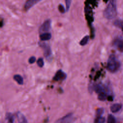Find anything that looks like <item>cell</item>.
Returning <instances> with one entry per match:
<instances>
[{"instance_id": "11", "label": "cell", "mask_w": 123, "mask_h": 123, "mask_svg": "<svg viewBox=\"0 0 123 123\" xmlns=\"http://www.w3.org/2000/svg\"><path fill=\"white\" fill-rule=\"evenodd\" d=\"M17 117L19 123H27V121L25 116L20 112H18L17 114Z\"/></svg>"}, {"instance_id": "22", "label": "cell", "mask_w": 123, "mask_h": 123, "mask_svg": "<svg viewBox=\"0 0 123 123\" xmlns=\"http://www.w3.org/2000/svg\"><path fill=\"white\" fill-rule=\"evenodd\" d=\"M65 1H66V10L68 11L70 8V5L71 4V0H65Z\"/></svg>"}, {"instance_id": "5", "label": "cell", "mask_w": 123, "mask_h": 123, "mask_svg": "<svg viewBox=\"0 0 123 123\" xmlns=\"http://www.w3.org/2000/svg\"><path fill=\"white\" fill-rule=\"evenodd\" d=\"M66 78V75L61 70H58L54 75L53 79L55 81L59 80H64Z\"/></svg>"}, {"instance_id": "9", "label": "cell", "mask_w": 123, "mask_h": 123, "mask_svg": "<svg viewBox=\"0 0 123 123\" xmlns=\"http://www.w3.org/2000/svg\"><path fill=\"white\" fill-rule=\"evenodd\" d=\"M122 105L119 103H115L111 107V111L114 113H115L119 111L122 108Z\"/></svg>"}, {"instance_id": "4", "label": "cell", "mask_w": 123, "mask_h": 123, "mask_svg": "<svg viewBox=\"0 0 123 123\" xmlns=\"http://www.w3.org/2000/svg\"><path fill=\"white\" fill-rule=\"evenodd\" d=\"M52 21L50 19H48L46 20L40 26V32L44 33L47 32L51 28Z\"/></svg>"}, {"instance_id": "24", "label": "cell", "mask_w": 123, "mask_h": 123, "mask_svg": "<svg viewBox=\"0 0 123 123\" xmlns=\"http://www.w3.org/2000/svg\"><path fill=\"white\" fill-rule=\"evenodd\" d=\"M114 25L117 26H121V27L123 26V22L121 21H119V20H116L114 22Z\"/></svg>"}, {"instance_id": "12", "label": "cell", "mask_w": 123, "mask_h": 123, "mask_svg": "<svg viewBox=\"0 0 123 123\" xmlns=\"http://www.w3.org/2000/svg\"><path fill=\"white\" fill-rule=\"evenodd\" d=\"M13 79L19 85H23L24 83L23 79L19 75H15L13 76Z\"/></svg>"}, {"instance_id": "2", "label": "cell", "mask_w": 123, "mask_h": 123, "mask_svg": "<svg viewBox=\"0 0 123 123\" xmlns=\"http://www.w3.org/2000/svg\"><path fill=\"white\" fill-rule=\"evenodd\" d=\"M120 67V63L118 61L114 55L112 54L110 56L108 60L107 68L110 72L115 73L117 72Z\"/></svg>"}, {"instance_id": "13", "label": "cell", "mask_w": 123, "mask_h": 123, "mask_svg": "<svg viewBox=\"0 0 123 123\" xmlns=\"http://www.w3.org/2000/svg\"><path fill=\"white\" fill-rule=\"evenodd\" d=\"M94 90L96 93H97L98 94H99L102 92H105L104 87L102 85H100V84L97 85L96 86H95V87H94Z\"/></svg>"}, {"instance_id": "8", "label": "cell", "mask_w": 123, "mask_h": 123, "mask_svg": "<svg viewBox=\"0 0 123 123\" xmlns=\"http://www.w3.org/2000/svg\"><path fill=\"white\" fill-rule=\"evenodd\" d=\"M114 45L121 52H123V39H116L114 41Z\"/></svg>"}, {"instance_id": "16", "label": "cell", "mask_w": 123, "mask_h": 123, "mask_svg": "<svg viewBox=\"0 0 123 123\" xmlns=\"http://www.w3.org/2000/svg\"><path fill=\"white\" fill-rule=\"evenodd\" d=\"M88 40H89V36H86L80 41V44L81 46H85V45H86V44H88Z\"/></svg>"}, {"instance_id": "20", "label": "cell", "mask_w": 123, "mask_h": 123, "mask_svg": "<svg viewBox=\"0 0 123 123\" xmlns=\"http://www.w3.org/2000/svg\"><path fill=\"white\" fill-rule=\"evenodd\" d=\"M105 122V118L102 117L101 116L98 117L95 121V123H104Z\"/></svg>"}, {"instance_id": "1", "label": "cell", "mask_w": 123, "mask_h": 123, "mask_svg": "<svg viewBox=\"0 0 123 123\" xmlns=\"http://www.w3.org/2000/svg\"><path fill=\"white\" fill-rule=\"evenodd\" d=\"M117 15L116 0H110L104 12V16L107 19H112Z\"/></svg>"}, {"instance_id": "18", "label": "cell", "mask_w": 123, "mask_h": 123, "mask_svg": "<svg viewBox=\"0 0 123 123\" xmlns=\"http://www.w3.org/2000/svg\"><path fill=\"white\" fill-rule=\"evenodd\" d=\"M104 109L103 108H99L96 111V116L97 117H100L101 116V115L104 113Z\"/></svg>"}, {"instance_id": "15", "label": "cell", "mask_w": 123, "mask_h": 123, "mask_svg": "<svg viewBox=\"0 0 123 123\" xmlns=\"http://www.w3.org/2000/svg\"><path fill=\"white\" fill-rule=\"evenodd\" d=\"M6 120L9 123H13L14 122V117L12 114L7 113L6 114Z\"/></svg>"}, {"instance_id": "17", "label": "cell", "mask_w": 123, "mask_h": 123, "mask_svg": "<svg viewBox=\"0 0 123 123\" xmlns=\"http://www.w3.org/2000/svg\"><path fill=\"white\" fill-rule=\"evenodd\" d=\"M107 122L108 123H115L116 122V119L113 115L109 114L108 117Z\"/></svg>"}, {"instance_id": "21", "label": "cell", "mask_w": 123, "mask_h": 123, "mask_svg": "<svg viewBox=\"0 0 123 123\" xmlns=\"http://www.w3.org/2000/svg\"><path fill=\"white\" fill-rule=\"evenodd\" d=\"M58 9L59 10V11L62 13H64L66 12V8H65V7L62 4H59V6H58Z\"/></svg>"}, {"instance_id": "3", "label": "cell", "mask_w": 123, "mask_h": 123, "mask_svg": "<svg viewBox=\"0 0 123 123\" xmlns=\"http://www.w3.org/2000/svg\"><path fill=\"white\" fill-rule=\"evenodd\" d=\"M40 47L43 49L44 51V55L45 57L48 60H50L52 58V53L51 51V49L50 46L47 44L44 43H42L40 44Z\"/></svg>"}, {"instance_id": "25", "label": "cell", "mask_w": 123, "mask_h": 123, "mask_svg": "<svg viewBox=\"0 0 123 123\" xmlns=\"http://www.w3.org/2000/svg\"><path fill=\"white\" fill-rule=\"evenodd\" d=\"M122 30H123V26L122 27Z\"/></svg>"}, {"instance_id": "23", "label": "cell", "mask_w": 123, "mask_h": 123, "mask_svg": "<svg viewBox=\"0 0 123 123\" xmlns=\"http://www.w3.org/2000/svg\"><path fill=\"white\" fill-rule=\"evenodd\" d=\"M36 61V58L34 56H32L31 57L29 60H28V62L30 64H32L33 63H35V62Z\"/></svg>"}, {"instance_id": "14", "label": "cell", "mask_w": 123, "mask_h": 123, "mask_svg": "<svg viewBox=\"0 0 123 123\" xmlns=\"http://www.w3.org/2000/svg\"><path fill=\"white\" fill-rule=\"evenodd\" d=\"M98 98V99H99L100 101H105L106 99L107 98V94H106V93H105V92H101V93H100L99 94Z\"/></svg>"}, {"instance_id": "10", "label": "cell", "mask_w": 123, "mask_h": 123, "mask_svg": "<svg viewBox=\"0 0 123 123\" xmlns=\"http://www.w3.org/2000/svg\"><path fill=\"white\" fill-rule=\"evenodd\" d=\"M51 38V34L48 32H44L40 35V39L42 41H46L50 40Z\"/></svg>"}, {"instance_id": "19", "label": "cell", "mask_w": 123, "mask_h": 123, "mask_svg": "<svg viewBox=\"0 0 123 123\" xmlns=\"http://www.w3.org/2000/svg\"><path fill=\"white\" fill-rule=\"evenodd\" d=\"M37 65H38V66L40 67H42L44 65V61H43V58H39L37 62Z\"/></svg>"}, {"instance_id": "7", "label": "cell", "mask_w": 123, "mask_h": 123, "mask_svg": "<svg viewBox=\"0 0 123 123\" xmlns=\"http://www.w3.org/2000/svg\"><path fill=\"white\" fill-rule=\"evenodd\" d=\"M73 120V115L72 113H70L63 117L61 118L56 121L57 123H69L72 122Z\"/></svg>"}, {"instance_id": "6", "label": "cell", "mask_w": 123, "mask_h": 123, "mask_svg": "<svg viewBox=\"0 0 123 123\" xmlns=\"http://www.w3.org/2000/svg\"><path fill=\"white\" fill-rule=\"evenodd\" d=\"M41 1L42 0H27L25 4V10L26 11L29 10L31 8H32Z\"/></svg>"}]
</instances>
